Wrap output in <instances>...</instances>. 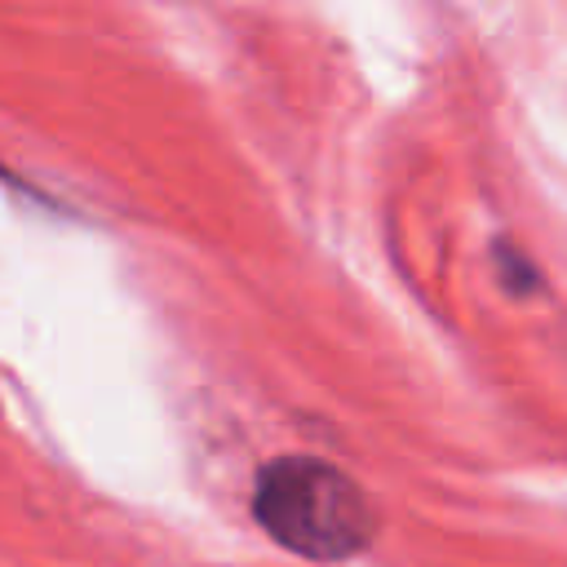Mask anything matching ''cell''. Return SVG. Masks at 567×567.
Segmentation results:
<instances>
[{"mask_svg": "<svg viewBox=\"0 0 567 567\" xmlns=\"http://www.w3.org/2000/svg\"><path fill=\"white\" fill-rule=\"evenodd\" d=\"M252 518L297 558L346 563L368 549L377 514L363 487L319 456H275L257 470Z\"/></svg>", "mask_w": 567, "mask_h": 567, "instance_id": "1", "label": "cell"}]
</instances>
